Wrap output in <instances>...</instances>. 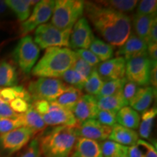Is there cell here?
<instances>
[{"mask_svg":"<svg viewBox=\"0 0 157 157\" xmlns=\"http://www.w3.org/2000/svg\"><path fill=\"white\" fill-rule=\"evenodd\" d=\"M84 12L96 31L113 47L120 48L131 34V18L127 14L104 7L98 2H84Z\"/></svg>","mask_w":157,"mask_h":157,"instance_id":"6da1fadb","label":"cell"},{"mask_svg":"<svg viewBox=\"0 0 157 157\" xmlns=\"http://www.w3.org/2000/svg\"><path fill=\"white\" fill-rule=\"evenodd\" d=\"M75 127H52L37 137L42 157H69L76 140Z\"/></svg>","mask_w":157,"mask_h":157,"instance_id":"7a4b0ae2","label":"cell"},{"mask_svg":"<svg viewBox=\"0 0 157 157\" xmlns=\"http://www.w3.org/2000/svg\"><path fill=\"white\" fill-rule=\"evenodd\" d=\"M75 51L68 48H50L31 70L37 77L60 78L64 72L71 68L75 60Z\"/></svg>","mask_w":157,"mask_h":157,"instance_id":"3957f363","label":"cell"},{"mask_svg":"<svg viewBox=\"0 0 157 157\" xmlns=\"http://www.w3.org/2000/svg\"><path fill=\"white\" fill-rule=\"evenodd\" d=\"M84 11V2L80 0L56 1L51 24L60 30L72 29Z\"/></svg>","mask_w":157,"mask_h":157,"instance_id":"277c9868","label":"cell"},{"mask_svg":"<svg viewBox=\"0 0 157 157\" xmlns=\"http://www.w3.org/2000/svg\"><path fill=\"white\" fill-rule=\"evenodd\" d=\"M68 87L59 78L39 77L29 83L28 92L32 101L36 100L56 101Z\"/></svg>","mask_w":157,"mask_h":157,"instance_id":"5b68a950","label":"cell"},{"mask_svg":"<svg viewBox=\"0 0 157 157\" xmlns=\"http://www.w3.org/2000/svg\"><path fill=\"white\" fill-rule=\"evenodd\" d=\"M71 29L60 30L51 23L38 26L34 33V42L42 49L50 48H69Z\"/></svg>","mask_w":157,"mask_h":157,"instance_id":"8992f818","label":"cell"},{"mask_svg":"<svg viewBox=\"0 0 157 157\" xmlns=\"http://www.w3.org/2000/svg\"><path fill=\"white\" fill-rule=\"evenodd\" d=\"M40 50L29 35L23 36L15 47L13 57L15 61L25 74H29L38 60Z\"/></svg>","mask_w":157,"mask_h":157,"instance_id":"52a82bcc","label":"cell"},{"mask_svg":"<svg viewBox=\"0 0 157 157\" xmlns=\"http://www.w3.org/2000/svg\"><path fill=\"white\" fill-rule=\"evenodd\" d=\"M153 66L154 65L147 54L128 59L126 60L125 69L127 80L140 87H147L150 84V74Z\"/></svg>","mask_w":157,"mask_h":157,"instance_id":"ba28073f","label":"cell"},{"mask_svg":"<svg viewBox=\"0 0 157 157\" xmlns=\"http://www.w3.org/2000/svg\"><path fill=\"white\" fill-rule=\"evenodd\" d=\"M37 134L34 129L21 127L0 135V149L11 155L22 149Z\"/></svg>","mask_w":157,"mask_h":157,"instance_id":"9c48e42d","label":"cell"},{"mask_svg":"<svg viewBox=\"0 0 157 157\" xmlns=\"http://www.w3.org/2000/svg\"><path fill=\"white\" fill-rule=\"evenodd\" d=\"M56 1L42 0L36 4L29 18L21 25V32L23 35L27 34L39 25L47 23L52 17Z\"/></svg>","mask_w":157,"mask_h":157,"instance_id":"30bf717a","label":"cell"},{"mask_svg":"<svg viewBox=\"0 0 157 157\" xmlns=\"http://www.w3.org/2000/svg\"><path fill=\"white\" fill-rule=\"evenodd\" d=\"M42 117L47 126L76 127L78 125L72 111L59 105L56 101H50L48 113Z\"/></svg>","mask_w":157,"mask_h":157,"instance_id":"8fae6325","label":"cell"},{"mask_svg":"<svg viewBox=\"0 0 157 157\" xmlns=\"http://www.w3.org/2000/svg\"><path fill=\"white\" fill-rule=\"evenodd\" d=\"M95 38L86 17H81L74 24L69 38V48L74 50H87Z\"/></svg>","mask_w":157,"mask_h":157,"instance_id":"7c38bea8","label":"cell"},{"mask_svg":"<svg viewBox=\"0 0 157 157\" xmlns=\"http://www.w3.org/2000/svg\"><path fill=\"white\" fill-rule=\"evenodd\" d=\"M111 127L101 124L97 119H90L75 127L77 137L102 142L109 139Z\"/></svg>","mask_w":157,"mask_h":157,"instance_id":"4fadbf2b","label":"cell"},{"mask_svg":"<svg viewBox=\"0 0 157 157\" xmlns=\"http://www.w3.org/2000/svg\"><path fill=\"white\" fill-rule=\"evenodd\" d=\"M125 69L126 60L122 57H117L100 63L96 67L98 74L104 82L125 77Z\"/></svg>","mask_w":157,"mask_h":157,"instance_id":"5bb4252c","label":"cell"},{"mask_svg":"<svg viewBox=\"0 0 157 157\" xmlns=\"http://www.w3.org/2000/svg\"><path fill=\"white\" fill-rule=\"evenodd\" d=\"M98 111L97 98L86 94L80 98L72 113L78 125L90 119H96Z\"/></svg>","mask_w":157,"mask_h":157,"instance_id":"9a60e30c","label":"cell"},{"mask_svg":"<svg viewBox=\"0 0 157 157\" xmlns=\"http://www.w3.org/2000/svg\"><path fill=\"white\" fill-rule=\"evenodd\" d=\"M148 44L145 40L140 39L135 34L129 35L128 39L122 46L116 52L117 57H122L125 60L142 55L147 54Z\"/></svg>","mask_w":157,"mask_h":157,"instance_id":"2e32d148","label":"cell"},{"mask_svg":"<svg viewBox=\"0 0 157 157\" xmlns=\"http://www.w3.org/2000/svg\"><path fill=\"white\" fill-rule=\"evenodd\" d=\"M69 157H103L100 143L89 139L78 137Z\"/></svg>","mask_w":157,"mask_h":157,"instance_id":"e0dca14e","label":"cell"},{"mask_svg":"<svg viewBox=\"0 0 157 157\" xmlns=\"http://www.w3.org/2000/svg\"><path fill=\"white\" fill-rule=\"evenodd\" d=\"M109 139L122 146H132L137 144L139 137L138 134L133 129L116 124L111 127Z\"/></svg>","mask_w":157,"mask_h":157,"instance_id":"ac0fdd59","label":"cell"},{"mask_svg":"<svg viewBox=\"0 0 157 157\" xmlns=\"http://www.w3.org/2000/svg\"><path fill=\"white\" fill-rule=\"evenodd\" d=\"M156 94V90L151 86L140 87L129 105L137 112H143L149 108Z\"/></svg>","mask_w":157,"mask_h":157,"instance_id":"d6986e66","label":"cell"},{"mask_svg":"<svg viewBox=\"0 0 157 157\" xmlns=\"http://www.w3.org/2000/svg\"><path fill=\"white\" fill-rule=\"evenodd\" d=\"M140 122L139 113L130 106H124L117 113V123L127 128L136 129Z\"/></svg>","mask_w":157,"mask_h":157,"instance_id":"ffe728a7","label":"cell"},{"mask_svg":"<svg viewBox=\"0 0 157 157\" xmlns=\"http://www.w3.org/2000/svg\"><path fill=\"white\" fill-rule=\"evenodd\" d=\"M156 17V14L140 15L137 13L133 17V26L135 29V34L146 42L151 26Z\"/></svg>","mask_w":157,"mask_h":157,"instance_id":"44dd1931","label":"cell"},{"mask_svg":"<svg viewBox=\"0 0 157 157\" xmlns=\"http://www.w3.org/2000/svg\"><path fill=\"white\" fill-rule=\"evenodd\" d=\"M97 103L99 110L111 111L117 113L123 107L129 105L124 98L122 93L107 97L98 98Z\"/></svg>","mask_w":157,"mask_h":157,"instance_id":"7402d4cb","label":"cell"},{"mask_svg":"<svg viewBox=\"0 0 157 157\" xmlns=\"http://www.w3.org/2000/svg\"><path fill=\"white\" fill-rule=\"evenodd\" d=\"M16 98H21L31 104L32 100L28 90L23 86H13L8 87H0V99L10 103Z\"/></svg>","mask_w":157,"mask_h":157,"instance_id":"603a6c76","label":"cell"},{"mask_svg":"<svg viewBox=\"0 0 157 157\" xmlns=\"http://www.w3.org/2000/svg\"><path fill=\"white\" fill-rule=\"evenodd\" d=\"M6 5L9 7L16 15L19 21H26L31 15V6L38 3L39 1L30 0H7L5 1Z\"/></svg>","mask_w":157,"mask_h":157,"instance_id":"cb8c5ba5","label":"cell"},{"mask_svg":"<svg viewBox=\"0 0 157 157\" xmlns=\"http://www.w3.org/2000/svg\"><path fill=\"white\" fill-rule=\"evenodd\" d=\"M17 84L16 68L8 62H2L0 63V87H13Z\"/></svg>","mask_w":157,"mask_h":157,"instance_id":"d4e9b609","label":"cell"},{"mask_svg":"<svg viewBox=\"0 0 157 157\" xmlns=\"http://www.w3.org/2000/svg\"><path fill=\"white\" fill-rule=\"evenodd\" d=\"M157 114L156 107L144 111L141 116V122L139 124V135L143 139H148L152 132L154 119Z\"/></svg>","mask_w":157,"mask_h":157,"instance_id":"484cf974","label":"cell"},{"mask_svg":"<svg viewBox=\"0 0 157 157\" xmlns=\"http://www.w3.org/2000/svg\"><path fill=\"white\" fill-rule=\"evenodd\" d=\"M21 117L24 127L34 129L36 132H42L48 127L43 120L42 116L37 113L31 105L26 112L21 114Z\"/></svg>","mask_w":157,"mask_h":157,"instance_id":"4316f807","label":"cell"},{"mask_svg":"<svg viewBox=\"0 0 157 157\" xmlns=\"http://www.w3.org/2000/svg\"><path fill=\"white\" fill-rule=\"evenodd\" d=\"M83 95L82 90L69 86L68 89L56 101L65 109L72 111Z\"/></svg>","mask_w":157,"mask_h":157,"instance_id":"83f0119b","label":"cell"},{"mask_svg":"<svg viewBox=\"0 0 157 157\" xmlns=\"http://www.w3.org/2000/svg\"><path fill=\"white\" fill-rule=\"evenodd\" d=\"M89 48L101 61H106L113 57V47L112 45L96 37L93 39Z\"/></svg>","mask_w":157,"mask_h":157,"instance_id":"f1b7e54d","label":"cell"},{"mask_svg":"<svg viewBox=\"0 0 157 157\" xmlns=\"http://www.w3.org/2000/svg\"><path fill=\"white\" fill-rule=\"evenodd\" d=\"M103 157H122L127 154L128 146H124L111 140L103 141L100 144Z\"/></svg>","mask_w":157,"mask_h":157,"instance_id":"f546056e","label":"cell"},{"mask_svg":"<svg viewBox=\"0 0 157 157\" xmlns=\"http://www.w3.org/2000/svg\"><path fill=\"white\" fill-rule=\"evenodd\" d=\"M97 2L104 7H109L124 14L134 10L138 3V1L136 0H111V1Z\"/></svg>","mask_w":157,"mask_h":157,"instance_id":"4dcf8cb0","label":"cell"},{"mask_svg":"<svg viewBox=\"0 0 157 157\" xmlns=\"http://www.w3.org/2000/svg\"><path fill=\"white\" fill-rule=\"evenodd\" d=\"M103 84L104 82L98 74L96 68H95L87 79L83 90L85 93H87V95L97 97L101 92Z\"/></svg>","mask_w":157,"mask_h":157,"instance_id":"1f68e13d","label":"cell"},{"mask_svg":"<svg viewBox=\"0 0 157 157\" xmlns=\"http://www.w3.org/2000/svg\"><path fill=\"white\" fill-rule=\"evenodd\" d=\"M126 82V77H124L121 79L112 80V81L104 82L103 87L96 98L107 97V96L117 95L118 93H122L123 87Z\"/></svg>","mask_w":157,"mask_h":157,"instance_id":"d6a6232c","label":"cell"},{"mask_svg":"<svg viewBox=\"0 0 157 157\" xmlns=\"http://www.w3.org/2000/svg\"><path fill=\"white\" fill-rule=\"evenodd\" d=\"M60 78H61L60 80H62L67 85L80 90H83L84 84L87 82V79H85L83 76H82L71 68L64 72Z\"/></svg>","mask_w":157,"mask_h":157,"instance_id":"836d02e7","label":"cell"},{"mask_svg":"<svg viewBox=\"0 0 157 157\" xmlns=\"http://www.w3.org/2000/svg\"><path fill=\"white\" fill-rule=\"evenodd\" d=\"M24 127L21 114L16 118H0V135Z\"/></svg>","mask_w":157,"mask_h":157,"instance_id":"e575fe53","label":"cell"},{"mask_svg":"<svg viewBox=\"0 0 157 157\" xmlns=\"http://www.w3.org/2000/svg\"><path fill=\"white\" fill-rule=\"evenodd\" d=\"M71 68L74 71H76L82 76H83L85 79H87L95 68H93L92 66H90L87 63H86L83 59L80 58L76 54V58L73 63V65H72Z\"/></svg>","mask_w":157,"mask_h":157,"instance_id":"d590c367","label":"cell"},{"mask_svg":"<svg viewBox=\"0 0 157 157\" xmlns=\"http://www.w3.org/2000/svg\"><path fill=\"white\" fill-rule=\"evenodd\" d=\"M117 112L111 111L99 110L96 119L101 124L112 127L117 123Z\"/></svg>","mask_w":157,"mask_h":157,"instance_id":"8d00e7d4","label":"cell"},{"mask_svg":"<svg viewBox=\"0 0 157 157\" xmlns=\"http://www.w3.org/2000/svg\"><path fill=\"white\" fill-rule=\"evenodd\" d=\"M137 9V14H156L157 1H156V0H143V1L140 2Z\"/></svg>","mask_w":157,"mask_h":157,"instance_id":"74e56055","label":"cell"},{"mask_svg":"<svg viewBox=\"0 0 157 157\" xmlns=\"http://www.w3.org/2000/svg\"><path fill=\"white\" fill-rule=\"evenodd\" d=\"M140 87V86H138L134 82L127 80L122 90V95L127 103H128V105L134 99Z\"/></svg>","mask_w":157,"mask_h":157,"instance_id":"f35d334b","label":"cell"},{"mask_svg":"<svg viewBox=\"0 0 157 157\" xmlns=\"http://www.w3.org/2000/svg\"><path fill=\"white\" fill-rule=\"evenodd\" d=\"M75 52L80 58H82L86 63H87L93 68H96L101 63V60L98 59L95 54L93 53L89 50H77Z\"/></svg>","mask_w":157,"mask_h":157,"instance_id":"ab89813d","label":"cell"},{"mask_svg":"<svg viewBox=\"0 0 157 157\" xmlns=\"http://www.w3.org/2000/svg\"><path fill=\"white\" fill-rule=\"evenodd\" d=\"M17 157H42L37 137L32 139L24 151Z\"/></svg>","mask_w":157,"mask_h":157,"instance_id":"60d3db41","label":"cell"},{"mask_svg":"<svg viewBox=\"0 0 157 157\" xmlns=\"http://www.w3.org/2000/svg\"><path fill=\"white\" fill-rule=\"evenodd\" d=\"M10 106L17 114H23L30 109L31 104L21 98H16L9 103Z\"/></svg>","mask_w":157,"mask_h":157,"instance_id":"b9f144b4","label":"cell"},{"mask_svg":"<svg viewBox=\"0 0 157 157\" xmlns=\"http://www.w3.org/2000/svg\"><path fill=\"white\" fill-rule=\"evenodd\" d=\"M137 145H138L140 148H143V151L142 150L143 157H157L156 147L151 143L144 140L139 139Z\"/></svg>","mask_w":157,"mask_h":157,"instance_id":"7bdbcfd3","label":"cell"},{"mask_svg":"<svg viewBox=\"0 0 157 157\" xmlns=\"http://www.w3.org/2000/svg\"><path fill=\"white\" fill-rule=\"evenodd\" d=\"M19 115L11 109L9 103L0 99V118H16Z\"/></svg>","mask_w":157,"mask_h":157,"instance_id":"ee69618b","label":"cell"},{"mask_svg":"<svg viewBox=\"0 0 157 157\" xmlns=\"http://www.w3.org/2000/svg\"><path fill=\"white\" fill-rule=\"evenodd\" d=\"M157 42V21L156 17L153 21L151 26L150 31L147 39V44H156Z\"/></svg>","mask_w":157,"mask_h":157,"instance_id":"f6af8a7d","label":"cell"},{"mask_svg":"<svg viewBox=\"0 0 157 157\" xmlns=\"http://www.w3.org/2000/svg\"><path fill=\"white\" fill-rule=\"evenodd\" d=\"M147 55L153 65L156 66L157 64V44H148Z\"/></svg>","mask_w":157,"mask_h":157,"instance_id":"bcb514c9","label":"cell"},{"mask_svg":"<svg viewBox=\"0 0 157 157\" xmlns=\"http://www.w3.org/2000/svg\"><path fill=\"white\" fill-rule=\"evenodd\" d=\"M127 157H143L142 149L137 144L129 146L127 150Z\"/></svg>","mask_w":157,"mask_h":157,"instance_id":"7dc6e473","label":"cell"},{"mask_svg":"<svg viewBox=\"0 0 157 157\" xmlns=\"http://www.w3.org/2000/svg\"><path fill=\"white\" fill-rule=\"evenodd\" d=\"M157 66H153L150 74V84H151V87L156 90L157 87Z\"/></svg>","mask_w":157,"mask_h":157,"instance_id":"c3c4849f","label":"cell"},{"mask_svg":"<svg viewBox=\"0 0 157 157\" xmlns=\"http://www.w3.org/2000/svg\"><path fill=\"white\" fill-rule=\"evenodd\" d=\"M6 5L5 1H0V13H2V12L6 9Z\"/></svg>","mask_w":157,"mask_h":157,"instance_id":"681fc988","label":"cell"},{"mask_svg":"<svg viewBox=\"0 0 157 157\" xmlns=\"http://www.w3.org/2000/svg\"><path fill=\"white\" fill-rule=\"evenodd\" d=\"M122 157H127V154H126V155H124V156H123Z\"/></svg>","mask_w":157,"mask_h":157,"instance_id":"f907efd6","label":"cell"},{"mask_svg":"<svg viewBox=\"0 0 157 157\" xmlns=\"http://www.w3.org/2000/svg\"><path fill=\"white\" fill-rule=\"evenodd\" d=\"M0 157H1V156H0Z\"/></svg>","mask_w":157,"mask_h":157,"instance_id":"816d5d0a","label":"cell"}]
</instances>
